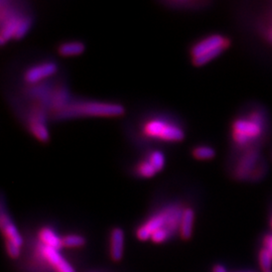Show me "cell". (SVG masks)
<instances>
[{"label": "cell", "mask_w": 272, "mask_h": 272, "mask_svg": "<svg viewBox=\"0 0 272 272\" xmlns=\"http://www.w3.org/2000/svg\"><path fill=\"white\" fill-rule=\"evenodd\" d=\"M268 131V117L262 107L254 106L250 110L234 119L231 125V137L233 143L245 151L258 148L266 138Z\"/></svg>", "instance_id": "1"}, {"label": "cell", "mask_w": 272, "mask_h": 272, "mask_svg": "<svg viewBox=\"0 0 272 272\" xmlns=\"http://www.w3.org/2000/svg\"><path fill=\"white\" fill-rule=\"evenodd\" d=\"M124 107L117 103H108L99 101H74L70 102L65 108L54 113L58 119H68L85 116L97 117H115L124 114Z\"/></svg>", "instance_id": "2"}, {"label": "cell", "mask_w": 272, "mask_h": 272, "mask_svg": "<svg viewBox=\"0 0 272 272\" xmlns=\"http://www.w3.org/2000/svg\"><path fill=\"white\" fill-rule=\"evenodd\" d=\"M182 212L183 210H181L178 205L166 207L137 230V238L141 241H146L160 229H165L170 235L173 234L181 226Z\"/></svg>", "instance_id": "3"}, {"label": "cell", "mask_w": 272, "mask_h": 272, "mask_svg": "<svg viewBox=\"0 0 272 272\" xmlns=\"http://www.w3.org/2000/svg\"><path fill=\"white\" fill-rule=\"evenodd\" d=\"M230 46L231 40L225 35L218 33L208 35L191 47L192 64L198 67L204 66L219 57Z\"/></svg>", "instance_id": "4"}, {"label": "cell", "mask_w": 272, "mask_h": 272, "mask_svg": "<svg viewBox=\"0 0 272 272\" xmlns=\"http://www.w3.org/2000/svg\"><path fill=\"white\" fill-rule=\"evenodd\" d=\"M266 174V164L258 148L242 151L233 170V177L241 181H258Z\"/></svg>", "instance_id": "5"}, {"label": "cell", "mask_w": 272, "mask_h": 272, "mask_svg": "<svg viewBox=\"0 0 272 272\" xmlns=\"http://www.w3.org/2000/svg\"><path fill=\"white\" fill-rule=\"evenodd\" d=\"M31 22V17L28 14H22L12 7L6 8L1 5V44H4L11 37H22L29 29Z\"/></svg>", "instance_id": "6"}, {"label": "cell", "mask_w": 272, "mask_h": 272, "mask_svg": "<svg viewBox=\"0 0 272 272\" xmlns=\"http://www.w3.org/2000/svg\"><path fill=\"white\" fill-rule=\"evenodd\" d=\"M142 132L147 137L169 142H178L184 138V132L180 126L160 118L146 121L142 126Z\"/></svg>", "instance_id": "7"}, {"label": "cell", "mask_w": 272, "mask_h": 272, "mask_svg": "<svg viewBox=\"0 0 272 272\" xmlns=\"http://www.w3.org/2000/svg\"><path fill=\"white\" fill-rule=\"evenodd\" d=\"M46 119V113L41 107L33 109L28 118V128L31 133L41 141H47L49 139Z\"/></svg>", "instance_id": "8"}, {"label": "cell", "mask_w": 272, "mask_h": 272, "mask_svg": "<svg viewBox=\"0 0 272 272\" xmlns=\"http://www.w3.org/2000/svg\"><path fill=\"white\" fill-rule=\"evenodd\" d=\"M58 71V66L53 62H45L28 68L24 73V80L26 83L34 84L48 77H51Z\"/></svg>", "instance_id": "9"}, {"label": "cell", "mask_w": 272, "mask_h": 272, "mask_svg": "<svg viewBox=\"0 0 272 272\" xmlns=\"http://www.w3.org/2000/svg\"><path fill=\"white\" fill-rule=\"evenodd\" d=\"M0 228H1L2 234L6 240H9L21 247L23 244V239L16 229L14 223L11 221L8 213L5 210L4 202H1V214H0Z\"/></svg>", "instance_id": "10"}, {"label": "cell", "mask_w": 272, "mask_h": 272, "mask_svg": "<svg viewBox=\"0 0 272 272\" xmlns=\"http://www.w3.org/2000/svg\"><path fill=\"white\" fill-rule=\"evenodd\" d=\"M43 254L56 272H76L72 265L56 249L44 246Z\"/></svg>", "instance_id": "11"}, {"label": "cell", "mask_w": 272, "mask_h": 272, "mask_svg": "<svg viewBox=\"0 0 272 272\" xmlns=\"http://www.w3.org/2000/svg\"><path fill=\"white\" fill-rule=\"evenodd\" d=\"M124 249V232L121 228H114L111 233L110 256L115 262H118L123 257Z\"/></svg>", "instance_id": "12"}, {"label": "cell", "mask_w": 272, "mask_h": 272, "mask_svg": "<svg viewBox=\"0 0 272 272\" xmlns=\"http://www.w3.org/2000/svg\"><path fill=\"white\" fill-rule=\"evenodd\" d=\"M193 221H195V212H193V210L191 208L183 209L180 226L181 237L183 240L190 239L192 234Z\"/></svg>", "instance_id": "13"}, {"label": "cell", "mask_w": 272, "mask_h": 272, "mask_svg": "<svg viewBox=\"0 0 272 272\" xmlns=\"http://www.w3.org/2000/svg\"><path fill=\"white\" fill-rule=\"evenodd\" d=\"M38 237H40L41 241L45 244V246L60 250L63 246V241L61 238H59L54 231H52L50 228H43L40 231V234H38Z\"/></svg>", "instance_id": "14"}, {"label": "cell", "mask_w": 272, "mask_h": 272, "mask_svg": "<svg viewBox=\"0 0 272 272\" xmlns=\"http://www.w3.org/2000/svg\"><path fill=\"white\" fill-rule=\"evenodd\" d=\"M85 45L81 42H68L63 43L59 46L58 52L64 57L69 56H78L84 52Z\"/></svg>", "instance_id": "15"}, {"label": "cell", "mask_w": 272, "mask_h": 272, "mask_svg": "<svg viewBox=\"0 0 272 272\" xmlns=\"http://www.w3.org/2000/svg\"><path fill=\"white\" fill-rule=\"evenodd\" d=\"M216 155V151L211 146L200 145L192 149V157L199 161H210Z\"/></svg>", "instance_id": "16"}, {"label": "cell", "mask_w": 272, "mask_h": 272, "mask_svg": "<svg viewBox=\"0 0 272 272\" xmlns=\"http://www.w3.org/2000/svg\"><path fill=\"white\" fill-rule=\"evenodd\" d=\"M147 161L150 163V165L154 168V170L157 172H160L164 169L165 167V155L162 151L159 150H154L149 153Z\"/></svg>", "instance_id": "17"}, {"label": "cell", "mask_w": 272, "mask_h": 272, "mask_svg": "<svg viewBox=\"0 0 272 272\" xmlns=\"http://www.w3.org/2000/svg\"><path fill=\"white\" fill-rule=\"evenodd\" d=\"M63 246L67 248H77L82 247L86 244V239L83 236L79 235H68L65 236L63 239Z\"/></svg>", "instance_id": "18"}, {"label": "cell", "mask_w": 272, "mask_h": 272, "mask_svg": "<svg viewBox=\"0 0 272 272\" xmlns=\"http://www.w3.org/2000/svg\"><path fill=\"white\" fill-rule=\"evenodd\" d=\"M157 171L150 165V163L146 160L142 163H140L137 167V174L142 178H151L155 175Z\"/></svg>", "instance_id": "19"}, {"label": "cell", "mask_w": 272, "mask_h": 272, "mask_svg": "<svg viewBox=\"0 0 272 272\" xmlns=\"http://www.w3.org/2000/svg\"><path fill=\"white\" fill-rule=\"evenodd\" d=\"M259 263L263 272L270 270L272 264V256L268 252L267 249H262L259 253Z\"/></svg>", "instance_id": "20"}, {"label": "cell", "mask_w": 272, "mask_h": 272, "mask_svg": "<svg viewBox=\"0 0 272 272\" xmlns=\"http://www.w3.org/2000/svg\"><path fill=\"white\" fill-rule=\"evenodd\" d=\"M5 249L8 254V256L12 259H16L20 255V247L14 244L13 242L5 239Z\"/></svg>", "instance_id": "21"}, {"label": "cell", "mask_w": 272, "mask_h": 272, "mask_svg": "<svg viewBox=\"0 0 272 272\" xmlns=\"http://www.w3.org/2000/svg\"><path fill=\"white\" fill-rule=\"evenodd\" d=\"M261 30L263 37L270 45H272V17H270L266 24L262 26Z\"/></svg>", "instance_id": "22"}, {"label": "cell", "mask_w": 272, "mask_h": 272, "mask_svg": "<svg viewBox=\"0 0 272 272\" xmlns=\"http://www.w3.org/2000/svg\"><path fill=\"white\" fill-rule=\"evenodd\" d=\"M264 245H265V249H267L270 255L272 256V234L265 236Z\"/></svg>", "instance_id": "23"}, {"label": "cell", "mask_w": 272, "mask_h": 272, "mask_svg": "<svg viewBox=\"0 0 272 272\" xmlns=\"http://www.w3.org/2000/svg\"><path fill=\"white\" fill-rule=\"evenodd\" d=\"M213 272H226V270L222 265H215Z\"/></svg>", "instance_id": "24"}, {"label": "cell", "mask_w": 272, "mask_h": 272, "mask_svg": "<svg viewBox=\"0 0 272 272\" xmlns=\"http://www.w3.org/2000/svg\"><path fill=\"white\" fill-rule=\"evenodd\" d=\"M265 272H272L271 270H268V271H265Z\"/></svg>", "instance_id": "25"}]
</instances>
